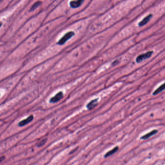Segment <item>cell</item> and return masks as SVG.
<instances>
[{
  "instance_id": "7",
  "label": "cell",
  "mask_w": 165,
  "mask_h": 165,
  "mask_svg": "<svg viewBox=\"0 0 165 165\" xmlns=\"http://www.w3.org/2000/svg\"><path fill=\"white\" fill-rule=\"evenodd\" d=\"M152 17H153V15L152 14L148 15L146 17H145L142 21H141L139 23V26L142 27V26H143L144 25H146L147 23L150 21V20L152 18Z\"/></svg>"
},
{
  "instance_id": "13",
  "label": "cell",
  "mask_w": 165,
  "mask_h": 165,
  "mask_svg": "<svg viewBox=\"0 0 165 165\" xmlns=\"http://www.w3.org/2000/svg\"><path fill=\"white\" fill-rule=\"evenodd\" d=\"M119 63V61L118 60H116V61H113V62L112 63V66H114L115 65H118Z\"/></svg>"
},
{
  "instance_id": "2",
  "label": "cell",
  "mask_w": 165,
  "mask_h": 165,
  "mask_svg": "<svg viewBox=\"0 0 165 165\" xmlns=\"http://www.w3.org/2000/svg\"><path fill=\"white\" fill-rule=\"evenodd\" d=\"M153 53V51H148L145 53L141 54L138 56L136 58V61L138 63H140L141 61H143L151 57L152 54Z\"/></svg>"
},
{
  "instance_id": "3",
  "label": "cell",
  "mask_w": 165,
  "mask_h": 165,
  "mask_svg": "<svg viewBox=\"0 0 165 165\" xmlns=\"http://www.w3.org/2000/svg\"><path fill=\"white\" fill-rule=\"evenodd\" d=\"M64 97V94L62 92H60L58 93H57L54 97H52L50 99V103H55L59 102V101L61 100V99L63 98Z\"/></svg>"
},
{
  "instance_id": "16",
  "label": "cell",
  "mask_w": 165,
  "mask_h": 165,
  "mask_svg": "<svg viewBox=\"0 0 165 165\" xmlns=\"http://www.w3.org/2000/svg\"><path fill=\"white\" fill-rule=\"evenodd\" d=\"M1 1H2V0H0V3H1Z\"/></svg>"
},
{
  "instance_id": "11",
  "label": "cell",
  "mask_w": 165,
  "mask_h": 165,
  "mask_svg": "<svg viewBox=\"0 0 165 165\" xmlns=\"http://www.w3.org/2000/svg\"><path fill=\"white\" fill-rule=\"evenodd\" d=\"M42 3L40 1H37L36 3H35V4L32 5V6L31 8V10L30 11H33L34 10H35L38 6H39Z\"/></svg>"
},
{
  "instance_id": "10",
  "label": "cell",
  "mask_w": 165,
  "mask_h": 165,
  "mask_svg": "<svg viewBox=\"0 0 165 165\" xmlns=\"http://www.w3.org/2000/svg\"><path fill=\"white\" fill-rule=\"evenodd\" d=\"M164 89H165V83H163L162 85H161L160 87H159L158 88L154 91L153 93V95H155L158 93L162 92L163 90H164Z\"/></svg>"
},
{
  "instance_id": "6",
  "label": "cell",
  "mask_w": 165,
  "mask_h": 165,
  "mask_svg": "<svg viewBox=\"0 0 165 165\" xmlns=\"http://www.w3.org/2000/svg\"><path fill=\"white\" fill-rule=\"evenodd\" d=\"M33 115H30L25 120H23L20 122H19L18 126H25V125H27L28 123H29V122H32L33 120Z\"/></svg>"
},
{
  "instance_id": "12",
  "label": "cell",
  "mask_w": 165,
  "mask_h": 165,
  "mask_svg": "<svg viewBox=\"0 0 165 165\" xmlns=\"http://www.w3.org/2000/svg\"><path fill=\"white\" fill-rule=\"evenodd\" d=\"M47 140V139H43V140H42L41 141L39 142V143L38 144V147H41V146H42L45 144L46 143Z\"/></svg>"
},
{
  "instance_id": "8",
  "label": "cell",
  "mask_w": 165,
  "mask_h": 165,
  "mask_svg": "<svg viewBox=\"0 0 165 165\" xmlns=\"http://www.w3.org/2000/svg\"><path fill=\"white\" fill-rule=\"evenodd\" d=\"M157 132H158V131L157 130H154L150 132L147 133V134H146V135H144L143 136H141L140 138V139L147 140L148 139L150 138L151 136H154L155 134H156V133H157Z\"/></svg>"
},
{
  "instance_id": "4",
  "label": "cell",
  "mask_w": 165,
  "mask_h": 165,
  "mask_svg": "<svg viewBox=\"0 0 165 165\" xmlns=\"http://www.w3.org/2000/svg\"><path fill=\"white\" fill-rule=\"evenodd\" d=\"M84 0H73L70 2V5L73 8H77L79 7Z\"/></svg>"
},
{
  "instance_id": "14",
  "label": "cell",
  "mask_w": 165,
  "mask_h": 165,
  "mask_svg": "<svg viewBox=\"0 0 165 165\" xmlns=\"http://www.w3.org/2000/svg\"><path fill=\"white\" fill-rule=\"evenodd\" d=\"M4 159H5V156H3L1 157H0V163L3 161Z\"/></svg>"
},
{
  "instance_id": "1",
  "label": "cell",
  "mask_w": 165,
  "mask_h": 165,
  "mask_svg": "<svg viewBox=\"0 0 165 165\" xmlns=\"http://www.w3.org/2000/svg\"><path fill=\"white\" fill-rule=\"evenodd\" d=\"M74 35H75L74 32H71V31L66 33L65 35V36H63V37L61 38V39L58 41V44H59V45H63L65 44V43L68 39H70L71 37H72L73 36H74Z\"/></svg>"
},
{
  "instance_id": "9",
  "label": "cell",
  "mask_w": 165,
  "mask_h": 165,
  "mask_svg": "<svg viewBox=\"0 0 165 165\" xmlns=\"http://www.w3.org/2000/svg\"><path fill=\"white\" fill-rule=\"evenodd\" d=\"M119 147L118 146H116L115 148H114L113 149H112L111 151L108 152V153H107L105 155L104 157L105 158H107L110 156H111L112 155L115 154V153H116L117 151H118Z\"/></svg>"
},
{
  "instance_id": "5",
  "label": "cell",
  "mask_w": 165,
  "mask_h": 165,
  "mask_svg": "<svg viewBox=\"0 0 165 165\" xmlns=\"http://www.w3.org/2000/svg\"><path fill=\"white\" fill-rule=\"evenodd\" d=\"M98 99H95L91 101L87 105V108L90 111L93 109L98 105Z\"/></svg>"
},
{
  "instance_id": "15",
  "label": "cell",
  "mask_w": 165,
  "mask_h": 165,
  "mask_svg": "<svg viewBox=\"0 0 165 165\" xmlns=\"http://www.w3.org/2000/svg\"><path fill=\"white\" fill-rule=\"evenodd\" d=\"M2 22H0V27L2 26Z\"/></svg>"
}]
</instances>
